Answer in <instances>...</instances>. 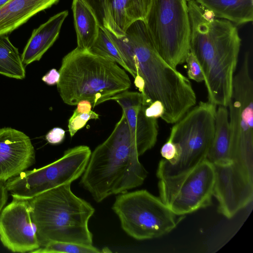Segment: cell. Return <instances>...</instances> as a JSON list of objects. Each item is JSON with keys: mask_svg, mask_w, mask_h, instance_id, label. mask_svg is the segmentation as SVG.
<instances>
[{"mask_svg": "<svg viewBox=\"0 0 253 253\" xmlns=\"http://www.w3.org/2000/svg\"><path fill=\"white\" fill-rule=\"evenodd\" d=\"M91 152L80 145L68 149L56 161L41 168L25 170L4 183L12 196L30 199L52 188L72 182L84 173Z\"/></svg>", "mask_w": 253, "mask_h": 253, "instance_id": "30bf717a", "label": "cell"}, {"mask_svg": "<svg viewBox=\"0 0 253 253\" xmlns=\"http://www.w3.org/2000/svg\"><path fill=\"white\" fill-rule=\"evenodd\" d=\"M72 9L77 35V48L88 50L97 38L100 26L93 11L83 0H73Z\"/></svg>", "mask_w": 253, "mask_h": 253, "instance_id": "44dd1931", "label": "cell"}, {"mask_svg": "<svg viewBox=\"0 0 253 253\" xmlns=\"http://www.w3.org/2000/svg\"><path fill=\"white\" fill-rule=\"evenodd\" d=\"M91 8L100 27L115 37L125 35L138 20H144L152 0H83Z\"/></svg>", "mask_w": 253, "mask_h": 253, "instance_id": "5bb4252c", "label": "cell"}, {"mask_svg": "<svg viewBox=\"0 0 253 253\" xmlns=\"http://www.w3.org/2000/svg\"><path fill=\"white\" fill-rule=\"evenodd\" d=\"M213 165V196L218 201L219 212L231 218L253 201V172L234 162Z\"/></svg>", "mask_w": 253, "mask_h": 253, "instance_id": "7c38bea8", "label": "cell"}, {"mask_svg": "<svg viewBox=\"0 0 253 253\" xmlns=\"http://www.w3.org/2000/svg\"><path fill=\"white\" fill-rule=\"evenodd\" d=\"M188 0H152L144 20L156 51L175 69L190 52Z\"/></svg>", "mask_w": 253, "mask_h": 253, "instance_id": "52a82bcc", "label": "cell"}, {"mask_svg": "<svg viewBox=\"0 0 253 253\" xmlns=\"http://www.w3.org/2000/svg\"><path fill=\"white\" fill-rule=\"evenodd\" d=\"M8 199V191L4 183L0 181V212L4 208Z\"/></svg>", "mask_w": 253, "mask_h": 253, "instance_id": "1f68e13d", "label": "cell"}, {"mask_svg": "<svg viewBox=\"0 0 253 253\" xmlns=\"http://www.w3.org/2000/svg\"><path fill=\"white\" fill-rule=\"evenodd\" d=\"M97 248L93 245H84L63 242H49L34 251V253H99Z\"/></svg>", "mask_w": 253, "mask_h": 253, "instance_id": "cb8c5ba5", "label": "cell"}, {"mask_svg": "<svg viewBox=\"0 0 253 253\" xmlns=\"http://www.w3.org/2000/svg\"><path fill=\"white\" fill-rule=\"evenodd\" d=\"M214 16L230 21L235 25L252 22L253 0H195Z\"/></svg>", "mask_w": 253, "mask_h": 253, "instance_id": "ffe728a7", "label": "cell"}, {"mask_svg": "<svg viewBox=\"0 0 253 253\" xmlns=\"http://www.w3.org/2000/svg\"><path fill=\"white\" fill-rule=\"evenodd\" d=\"M65 131L60 127H54L46 135V140L52 144L60 143L64 139Z\"/></svg>", "mask_w": 253, "mask_h": 253, "instance_id": "83f0119b", "label": "cell"}, {"mask_svg": "<svg viewBox=\"0 0 253 253\" xmlns=\"http://www.w3.org/2000/svg\"><path fill=\"white\" fill-rule=\"evenodd\" d=\"M10 0H0V9L4 6Z\"/></svg>", "mask_w": 253, "mask_h": 253, "instance_id": "d6a6232c", "label": "cell"}, {"mask_svg": "<svg viewBox=\"0 0 253 253\" xmlns=\"http://www.w3.org/2000/svg\"><path fill=\"white\" fill-rule=\"evenodd\" d=\"M122 107L128 124L130 133L136 139L140 148L145 153L154 147L157 139L158 125L157 119L145 114L144 105L140 92L124 91L113 97Z\"/></svg>", "mask_w": 253, "mask_h": 253, "instance_id": "2e32d148", "label": "cell"}, {"mask_svg": "<svg viewBox=\"0 0 253 253\" xmlns=\"http://www.w3.org/2000/svg\"><path fill=\"white\" fill-rule=\"evenodd\" d=\"M124 36L135 56L136 76L144 82V104L160 101L164 107L161 118L168 124L176 123L196 104L190 81L160 56L144 20L133 22Z\"/></svg>", "mask_w": 253, "mask_h": 253, "instance_id": "7a4b0ae2", "label": "cell"}, {"mask_svg": "<svg viewBox=\"0 0 253 253\" xmlns=\"http://www.w3.org/2000/svg\"><path fill=\"white\" fill-rule=\"evenodd\" d=\"M188 78L200 83L204 82V77L201 66L195 55L190 51L186 58Z\"/></svg>", "mask_w": 253, "mask_h": 253, "instance_id": "484cf974", "label": "cell"}, {"mask_svg": "<svg viewBox=\"0 0 253 253\" xmlns=\"http://www.w3.org/2000/svg\"><path fill=\"white\" fill-rule=\"evenodd\" d=\"M99 115L93 111L88 113H81L75 110L68 121V131L71 137H73L80 129L85 126L91 119H97Z\"/></svg>", "mask_w": 253, "mask_h": 253, "instance_id": "d4e9b609", "label": "cell"}, {"mask_svg": "<svg viewBox=\"0 0 253 253\" xmlns=\"http://www.w3.org/2000/svg\"><path fill=\"white\" fill-rule=\"evenodd\" d=\"M68 15L64 10L51 17L35 29L21 55L25 66L39 61L58 37L61 26Z\"/></svg>", "mask_w": 253, "mask_h": 253, "instance_id": "e0dca14e", "label": "cell"}, {"mask_svg": "<svg viewBox=\"0 0 253 253\" xmlns=\"http://www.w3.org/2000/svg\"><path fill=\"white\" fill-rule=\"evenodd\" d=\"M88 50L117 63L125 70L129 71L119 50L103 28L100 27L97 37Z\"/></svg>", "mask_w": 253, "mask_h": 253, "instance_id": "603a6c76", "label": "cell"}, {"mask_svg": "<svg viewBox=\"0 0 253 253\" xmlns=\"http://www.w3.org/2000/svg\"><path fill=\"white\" fill-rule=\"evenodd\" d=\"M0 74L18 80L24 79L26 72L18 49L7 35H0Z\"/></svg>", "mask_w": 253, "mask_h": 253, "instance_id": "7402d4cb", "label": "cell"}, {"mask_svg": "<svg viewBox=\"0 0 253 253\" xmlns=\"http://www.w3.org/2000/svg\"><path fill=\"white\" fill-rule=\"evenodd\" d=\"M143 154L123 113L109 136L91 153L80 183L98 203L138 187L148 173L139 160Z\"/></svg>", "mask_w": 253, "mask_h": 253, "instance_id": "3957f363", "label": "cell"}, {"mask_svg": "<svg viewBox=\"0 0 253 253\" xmlns=\"http://www.w3.org/2000/svg\"><path fill=\"white\" fill-rule=\"evenodd\" d=\"M216 106L201 101L172 126L169 138L177 146L179 155L172 164L164 159L160 161L159 179L184 173L206 159L214 132Z\"/></svg>", "mask_w": 253, "mask_h": 253, "instance_id": "8992f818", "label": "cell"}, {"mask_svg": "<svg viewBox=\"0 0 253 253\" xmlns=\"http://www.w3.org/2000/svg\"><path fill=\"white\" fill-rule=\"evenodd\" d=\"M60 77L59 71L56 69H51L42 78V80L48 85H52L57 84Z\"/></svg>", "mask_w": 253, "mask_h": 253, "instance_id": "f546056e", "label": "cell"}, {"mask_svg": "<svg viewBox=\"0 0 253 253\" xmlns=\"http://www.w3.org/2000/svg\"><path fill=\"white\" fill-rule=\"evenodd\" d=\"M59 0H10L0 9V35L10 33Z\"/></svg>", "mask_w": 253, "mask_h": 253, "instance_id": "ac0fdd59", "label": "cell"}, {"mask_svg": "<svg viewBox=\"0 0 253 253\" xmlns=\"http://www.w3.org/2000/svg\"><path fill=\"white\" fill-rule=\"evenodd\" d=\"M161 154L167 163L172 164L177 160L179 152L176 145L169 138L161 149Z\"/></svg>", "mask_w": 253, "mask_h": 253, "instance_id": "4316f807", "label": "cell"}, {"mask_svg": "<svg viewBox=\"0 0 253 253\" xmlns=\"http://www.w3.org/2000/svg\"><path fill=\"white\" fill-rule=\"evenodd\" d=\"M190 51L202 68L208 101L227 107L241 45L237 26L214 16L195 0L188 1Z\"/></svg>", "mask_w": 253, "mask_h": 253, "instance_id": "6da1fadb", "label": "cell"}, {"mask_svg": "<svg viewBox=\"0 0 253 253\" xmlns=\"http://www.w3.org/2000/svg\"><path fill=\"white\" fill-rule=\"evenodd\" d=\"M206 160L212 165L232 162L228 110L226 106L219 105L216 110L214 132Z\"/></svg>", "mask_w": 253, "mask_h": 253, "instance_id": "d6986e66", "label": "cell"}, {"mask_svg": "<svg viewBox=\"0 0 253 253\" xmlns=\"http://www.w3.org/2000/svg\"><path fill=\"white\" fill-rule=\"evenodd\" d=\"M164 114V107L160 101H155L145 109L146 116L157 119L161 118Z\"/></svg>", "mask_w": 253, "mask_h": 253, "instance_id": "f1b7e54d", "label": "cell"}, {"mask_svg": "<svg viewBox=\"0 0 253 253\" xmlns=\"http://www.w3.org/2000/svg\"><path fill=\"white\" fill-rule=\"evenodd\" d=\"M76 110L81 113H88L91 111L92 104L87 100H82L77 103Z\"/></svg>", "mask_w": 253, "mask_h": 253, "instance_id": "4dcf8cb0", "label": "cell"}, {"mask_svg": "<svg viewBox=\"0 0 253 253\" xmlns=\"http://www.w3.org/2000/svg\"><path fill=\"white\" fill-rule=\"evenodd\" d=\"M28 200L41 247L53 241L92 245L88 221L95 210L72 192L71 184L52 188Z\"/></svg>", "mask_w": 253, "mask_h": 253, "instance_id": "5b68a950", "label": "cell"}, {"mask_svg": "<svg viewBox=\"0 0 253 253\" xmlns=\"http://www.w3.org/2000/svg\"><path fill=\"white\" fill-rule=\"evenodd\" d=\"M58 71L57 89L63 101L69 105L85 99L94 107L131 85L125 70L117 63L77 47L63 58Z\"/></svg>", "mask_w": 253, "mask_h": 253, "instance_id": "277c9868", "label": "cell"}, {"mask_svg": "<svg viewBox=\"0 0 253 253\" xmlns=\"http://www.w3.org/2000/svg\"><path fill=\"white\" fill-rule=\"evenodd\" d=\"M228 106L231 161L253 171V81L248 52L234 76Z\"/></svg>", "mask_w": 253, "mask_h": 253, "instance_id": "9c48e42d", "label": "cell"}, {"mask_svg": "<svg viewBox=\"0 0 253 253\" xmlns=\"http://www.w3.org/2000/svg\"><path fill=\"white\" fill-rule=\"evenodd\" d=\"M160 198L178 215L210 206L215 180L213 165L206 159L189 171L159 179Z\"/></svg>", "mask_w": 253, "mask_h": 253, "instance_id": "8fae6325", "label": "cell"}, {"mask_svg": "<svg viewBox=\"0 0 253 253\" xmlns=\"http://www.w3.org/2000/svg\"><path fill=\"white\" fill-rule=\"evenodd\" d=\"M112 209L124 231L137 240L166 235L174 229L184 217L175 214L160 198L145 190L120 194Z\"/></svg>", "mask_w": 253, "mask_h": 253, "instance_id": "ba28073f", "label": "cell"}, {"mask_svg": "<svg viewBox=\"0 0 253 253\" xmlns=\"http://www.w3.org/2000/svg\"><path fill=\"white\" fill-rule=\"evenodd\" d=\"M36 154L30 138L11 127L0 128V181L5 183L34 165Z\"/></svg>", "mask_w": 253, "mask_h": 253, "instance_id": "9a60e30c", "label": "cell"}, {"mask_svg": "<svg viewBox=\"0 0 253 253\" xmlns=\"http://www.w3.org/2000/svg\"><path fill=\"white\" fill-rule=\"evenodd\" d=\"M12 197V201L0 212V240L13 253H32L41 246L29 200Z\"/></svg>", "mask_w": 253, "mask_h": 253, "instance_id": "4fadbf2b", "label": "cell"}]
</instances>
